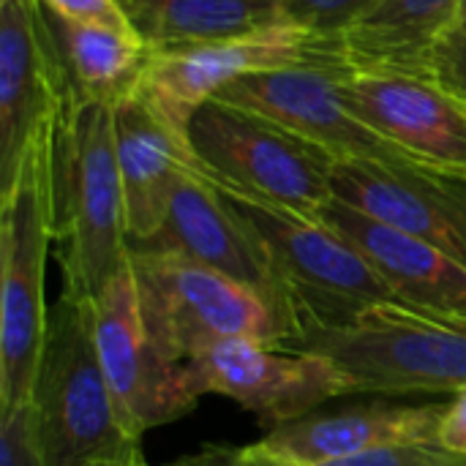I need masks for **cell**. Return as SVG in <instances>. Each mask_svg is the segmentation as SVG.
Wrapping results in <instances>:
<instances>
[{
    "label": "cell",
    "instance_id": "obj_13",
    "mask_svg": "<svg viewBox=\"0 0 466 466\" xmlns=\"http://www.w3.org/2000/svg\"><path fill=\"white\" fill-rule=\"evenodd\" d=\"M350 112L412 164L466 175V104L440 85L404 74L344 76Z\"/></svg>",
    "mask_w": 466,
    "mask_h": 466
},
{
    "label": "cell",
    "instance_id": "obj_4",
    "mask_svg": "<svg viewBox=\"0 0 466 466\" xmlns=\"http://www.w3.org/2000/svg\"><path fill=\"white\" fill-rule=\"evenodd\" d=\"M128 265L145 328L175 363H188L229 339L281 347L298 330L295 317L259 289L188 257L131 248Z\"/></svg>",
    "mask_w": 466,
    "mask_h": 466
},
{
    "label": "cell",
    "instance_id": "obj_10",
    "mask_svg": "<svg viewBox=\"0 0 466 466\" xmlns=\"http://www.w3.org/2000/svg\"><path fill=\"white\" fill-rule=\"evenodd\" d=\"M66 106V68L44 5L0 3V194L33 145L57 128Z\"/></svg>",
    "mask_w": 466,
    "mask_h": 466
},
{
    "label": "cell",
    "instance_id": "obj_16",
    "mask_svg": "<svg viewBox=\"0 0 466 466\" xmlns=\"http://www.w3.org/2000/svg\"><path fill=\"white\" fill-rule=\"evenodd\" d=\"M319 221L360 251L396 300L466 322V268L461 262L336 197Z\"/></svg>",
    "mask_w": 466,
    "mask_h": 466
},
{
    "label": "cell",
    "instance_id": "obj_18",
    "mask_svg": "<svg viewBox=\"0 0 466 466\" xmlns=\"http://www.w3.org/2000/svg\"><path fill=\"white\" fill-rule=\"evenodd\" d=\"M115 142L128 246H139L161 229L180 177L202 167L188 137L164 123L137 93L115 104Z\"/></svg>",
    "mask_w": 466,
    "mask_h": 466
},
{
    "label": "cell",
    "instance_id": "obj_15",
    "mask_svg": "<svg viewBox=\"0 0 466 466\" xmlns=\"http://www.w3.org/2000/svg\"><path fill=\"white\" fill-rule=\"evenodd\" d=\"M142 251H172L188 257L205 268H213L240 284L259 289L265 298L289 311L298 322L270 259L254 235L240 224L232 208L202 169H191L180 177L161 229L139 246Z\"/></svg>",
    "mask_w": 466,
    "mask_h": 466
},
{
    "label": "cell",
    "instance_id": "obj_24",
    "mask_svg": "<svg viewBox=\"0 0 466 466\" xmlns=\"http://www.w3.org/2000/svg\"><path fill=\"white\" fill-rule=\"evenodd\" d=\"M429 79L466 104V0L459 3L448 33L431 55Z\"/></svg>",
    "mask_w": 466,
    "mask_h": 466
},
{
    "label": "cell",
    "instance_id": "obj_1",
    "mask_svg": "<svg viewBox=\"0 0 466 466\" xmlns=\"http://www.w3.org/2000/svg\"><path fill=\"white\" fill-rule=\"evenodd\" d=\"M52 224L63 287L96 298L128 265L115 106L68 101L52 142Z\"/></svg>",
    "mask_w": 466,
    "mask_h": 466
},
{
    "label": "cell",
    "instance_id": "obj_19",
    "mask_svg": "<svg viewBox=\"0 0 466 466\" xmlns=\"http://www.w3.org/2000/svg\"><path fill=\"white\" fill-rule=\"evenodd\" d=\"M461 0H371L339 33L350 71L429 79L431 55ZM431 82V79H429Z\"/></svg>",
    "mask_w": 466,
    "mask_h": 466
},
{
    "label": "cell",
    "instance_id": "obj_7",
    "mask_svg": "<svg viewBox=\"0 0 466 466\" xmlns=\"http://www.w3.org/2000/svg\"><path fill=\"white\" fill-rule=\"evenodd\" d=\"M213 186L262 246L295 306L298 325L341 322L366 306L396 300L360 251L328 224L251 199L227 186Z\"/></svg>",
    "mask_w": 466,
    "mask_h": 466
},
{
    "label": "cell",
    "instance_id": "obj_14",
    "mask_svg": "<svg viewBox=\"0 0 466 466\" xmlns=\"http://www.w3.org/2000/svg\"><path fill=\"white\" fill-rule=\"evenodd\" d=\"M336 199L388 221L466 268V175L418 164L339 161Z\"/></svg>",
    "mask_w": 466,
    "mask_h": 466
},
{
    "label": "cell",
    "instance_id": "obj_30",
    "mask_svg": "<svg viewBox=\"0 0 466 466\" xmlns=\"http://www.w3.org/2000/svg\"><path fill=\"white\" fill-rule=\"evenodd\" d=\"M0 3H5V0H0Z\"/></svg>",
    "mask_w": 466,
    "mask_h": 466
},
{
    "label": "cell",
    "instance_id": "obj_8",
    "mask_svg": "<svg viewBox=\"0 0 466 466\" xmlns=\"http://www.w3.org/2000/svg\"><path fill=\"white\" fill-rule=\"evenodd\" d=\"M336 68L350 71L341 44L295 25H273L246 35L191 46L150 49L137 96L175 131L188 137L191 117L224 85L243 74L273 68Z\"/></svg>",
    "mask_w": 466,
    "mask_h": 466
},
{
    "label": "cell",
    "instance_id": "obj_29",
    "mask_svg": "<svg viewBox=\"0 0 466 466\" xmlns=\"http://www.w3.org/2000/svg\"><path fill=\"white\" fill-rule=\"evenodd\" d=\"M459 466H466V461H464V464H459Z\"/></svg>",
    "mask_w": 466,
    "mask_h": 466
},
{
    "label": "cell",
    "instance_id": "obj_2",
    "mask_svg": "<svg viewBox=\"0 0 466 466\" xmlns=\"http://www.w3.org/2000/svg\"><path fill=\"white\" fill-rule=\"evenodd\" d=\"M279 350L330 360L352 382L355 396L466 390V322L401 300L366 306L341 322H300Z\"/></svg>",
    "mask_w": 466,
    "mask_h": 466
},
{
    "label": "cell",
    "instance_id": "obj_17",
    "mask_svg": "<svg viewBox=\"0 0 466 466\" xmlns=\"http://www.w3.org/2000/svg\"><path fill=\"white\" fill-rule=\"evenodd\" d=\"M448 404H360L336 412H311L279 429L262 442L295 461L325 464L358 459L380 451L437 445ZM440 448V445H437Z\"/></svg>",
    "mask_w": 466,
    "mask_h": 466
},
{
    "label": "cell",
    "instance_id": "obj_11",
    "mask_svg": "<svg viewBox=\"0 0 466 466\" xmlns=\"http://www.w3.org/2000/svg\"><path fill=\"white\" fill-rule=\"evenodd\" d=\"M199 396L218 393L279 429L352 393V382L325 358L289 352L251 339H229L188 363Z\"/></svg>",
    "mask_w": 466,
    "mask_h": 466
},
{
    "label": "cell",
    "instance_id": "obj_20",
    "mask_svg": "<svg viewBox=\"0 0 466 466\" xmlns=\"http://www.w3.org/2000/svg\"><path fill=\"white\" fill-rule=\"evenodd\" d=\"M46 11V8H44ZM49 16L66 68L68 101L120 104L134 96L150 60V46L134 35Z\"/></svg>",
    "mask_w": 466,
    "mask_h": 466
},
{
    "label": "cell",
    "instance_id": "obj_23",
    "mask_svg": "<svg viewBox=\"0 0 466 466\" xmlns=\"http://www.w3.org/2000/svg\"><path fill=\"white\" fill-rule=\"evenodd\" d=\"M369 3L371 0H279V22L339 38Z\"/></svg>",
    "mask_w": 466,
    "mask_h": 466
},
{
    "label": "cell",
    "instance_id": "obj_22",
    "mask_svg": "<svg viewBox=\"0 0 466 466\" xmlns=\"http://www.w3.org/2000/svg\"><path fill=\"white\" fill-rule=\"evenodd\" d=\"M466 459H456L437 445H418V448L380 451V453L344 459V461L306 464V461H295L270 451L259 440L254 445H208L197 453L180 456L164 466H459Z\"/></svg>",
    "mask_w": 466,
    "mask_h": 466
},
{
    "label": "cell",
    "instance_id": "obj_25",
    "mask_svg": "<svg viewBox=\"0 0 466 466\" xmlns=\"http://www.w3.org/2000/svg\"><path fill=\"white\" fill-rule=\"evenodd\" d=\"M0 466H44L35 448L30 404L0 412Z\"/></svg>",
    "mask_w": 466,
    "mask_h": 466
},
{
    "label": "cell",
    "instance_id": "obj_6",
    "mask_svg": "<svg viewBox=\"0 0 466 466\" xmlns=\"http://www.w3.org/2000/svg\"><path fill=\"white\" fill-rule=\"evenodd\" d=\"M188 145L213 183L251 199L319 221L336 197L339 161L257 112L210 98L191 117Z\"/></svg>",
    "mask_w": 466,
    "mask_h": 466
},
{
    "label": "cell",
    "instance_id": "obj_3",
    "mask_svg": "<svg viewBox=\"0 0 466 466\" xmlns=\"http://www.w3.org/2000/svg\"><path fill=\"white\" fill-rule=\"evenodd\" d=\"M30 410L44 466H90L139 448L104 377L93 298L71 287L49 309Z\"/></svg>",
    "mask_w": 466,
    "mask_h": 466
},
{
    "label": "cell",
    "instance_id": "obj_9",
    "mask_svg": "<svg viewBox=\"0 0 466 466\" xmlns=\"http://www.w3.org/2000/svg\"><path fill=\"white\" fill-rule=\"evenodd\" d=\"M96 341L120 423L131 440L188 415L199 404L188 366L169 360L150 339L131 265L93 298Z\"/></svg>",
    "mask_w": 466,
    "mask_h": 466
},
{
    "label": "cell",
    "instance_id": "obj_5",
    "mask_svg": "<svg viewBox=\"0 0 466 466\" xmlns=\"http://www.w3.org/2000/svg\"><path fill=\"white\" fill-rule=\"evenodd\" d=\"M52 142L41 137L0 194V412L30 404L49 322L46 254L52 224Z\"/></svg>",
    "mask_w": 466,
    "mask_h": 466
},
{
    "label": "cell",
    "instance_id": "obj_27",
    "mask_svg": "<svg viewBox=\"0 0 466 466\" xmlns=\"http://www.w3.org/2000/svg\"><path fill=\"white\" fill-rule=\"evenodd\" d=\"M437 445L456 459H466V390L456 393L448 404V412L437 431Z\"/></svg>",
    "mask_w": 466,
    "mask_h": 466
},
{
    "label": "cell",
    "instance_id": "obj_21",
    "mask_svg": "<svg viewBox=\"0 0 466 466\" xmlns=\"http://www.w3.org/2000/svg\"><path fill=\"white\" fill-rule=\"evenodd\" d=\"M117 5L150 49L221 41L281 25L279 0H117Z\"/></svg>",
    "mask_w": 466,
    "mask_h": 466
},
{
    "label": "cell",
    "instance_id": "obj_12",
    "mask_svg": "<svg viewBox=\"0 0 466 466\" xmlns=\"http://www.w3.org/2000/svg\"><path fill=\"white\" fill-rule=\"evenodd\" d=\"M336 68H273L243 74L213 98L257 112L328 150L336 161L412 164L399 147L360 123L344 101V76Z\"/></svg>",
    "mask_w": 466,
    "mask_h": 466
},
{
    "label": "cell",
    "instance_id": "obj_26",
    "mask_svg": "<svg viewBox=\"0 0 466 466\" xmlns=\"http://www.w3.org/2000/svg\"><path fill=\"white\" fill-rule=\"evenodd\" d=\"M46 14L79 22V25H96V27H109L120 33H134L123 8L117 0H38ZM137 35V33H134Z\"/></svg>",
    "mask_w": 466,
    "mask_h": 466
},
{
    "label": "cell",
    "instance_id": "obj_28",
    "mask_svg": "<svg viewBox=\"0 0 466 466\" xmlns=\"http://www.w3.org/2000/svg\"><path fill=\"white\" fill-rule=\"evenodd\" d=\"M90 466H150L145 461V456H142V451L139 448H134V451H128V453H123V456H117V459H104V461H96V464Z\"/></svg>",
    "mask_w": 466,
    "mask_h": 466
}]
</instances>
